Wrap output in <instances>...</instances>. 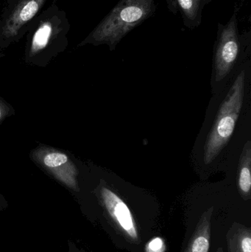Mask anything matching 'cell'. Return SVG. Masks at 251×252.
<instances>
[{"label":"cell","mask_w":251,"mask_h":252,"mask_svg":"<svg viewBox=\"0 0 251 252\" xmlns=\"http://www.w3.org/2000/svg\"><path fill=\"white\" fill-rule=\"evenodd\" d=\"M246 72L236 78L226 97L221 104L213 128L209 133L204 148V162L212 163L228 143L235 128L236 123L243 107Z\"/></svg>","instance_id":"3957f363"},{"label":"cell","mask_w":251,"mask_h":252,"mask_svg":"<svg viewBox=\"0 0 251 252\" xmlns=\"http://www.w3.org/2000/svg\"><path fill=\"white\" fill-rule=\"evenodd\" d=\"M224 252L222 248H219L218 249V252Z\"/></svg>","instance_id":"4fadbf2b"},{"label":"cell","mask_w":251,"mask_h":252,"mask_svg":"<svg viewBox=\"0 0 251 252\" xmlns=\"http://www.w3.org/2000/svg\"><path fill=\"white\" fill-rule=\"evenodd\" d=\"M212 0H165L167 8L174 15H180L184 26L194 30L202 23L203 9Z\"/></svg>","instance_id":"52a82bcc"},{"label":"cell","mask_w":251,"mask_h":252,"mask_svg":"<svg viewBox=\"0 0 251 252\" xmlns=\"http://www.w3.org/2000/svg\"><path fill=\"white\" fill-rule=\"evenodd\" d=\"M101 196L106 210L119 229L129 239L137 242L139 235L134 217L123 200L106 188H102Z\"/></svg>","instance_id":"8992f818"},{"label":"cell","mask_w":251,"mask_h":252,"mask_svg":"<svg viewBox=\"0 0 251 252\" xmlns=\"http://www.w3.org/2000/svg\"><path fill=\"white\" fill-rule=\"evenodd\" d=\"M251 142L249 141L245 145L242 154L239 168L238 186L240 192L244 197L250 196L251 188Z\"/></svg>","instance_id":"9c48e42d"},{"label":"cell","mask_w":251,"mask_h":252,"mask_svg":"<svg viewBox=\"0 0 251 252\" xmlns=\"http://www.w3.org/2000/svg\"><path fill=\"white\" fill-rule=\"evenodd\" d=\"M213 207L202 215L185 252H209L210 249L211 219Z\"/></svg>","instance_id":"ba28073f"},{"label":"cell","mask_w":251,"mask_h":252,"mask_svg":"<svg viewBox=\"0 0 251 252\" xmlns=\"http://www.w3.org/2000/svg\"><path fill=\"white\" fill-rule=\"evenodd\" d=\"M165 241L161 238H153L147 244L145 248V252H165Z\"/></svg>","instance_id":"7c38bea8"},{"label":"cell","mask_w":251,"mask_h":252,"mask_svg":"<svg viewBox=\"0 0 251 252\" xmlns=\"http://www.w3.org/2000/svg\"><path fill=\"white\" fill-rule=\"evenodd\" d=\"M215 44V78L217 81H220L229 73L240 51L237 10L226 25L218 23Z\"/></svg>","instance_id":"5b68a950"},{"label":"cell","mask_w":251,"mask_h":252,"mask_svg":"<svg viewBox=\"0 0 251 252\" xmlns=\"http://www.w3.org/2000/svg\"><path fill=\"white\" fill-rule=\"evenodd\" d=\"M49 0H5L0 15V49L26 35L34 19Z\"/></svg>","instance_id":"277c9868"},{"label":"cell","mask_w":251,"mask_h":252,"mask_svg":"<svg viewBox=\"0 0 251 252\" xmlns=\"http://www.w3.org/2000/svg\"><path fill=\"white\" fill-rule=\"evenodd\" d=\"M70 28L66 11L52 3L32 20L28 28V57L35 59L64 47Z\"/></svg>","instance_id":"7a4b0ae2"},{"label":"cell","mask_w":251,"mask_h":252,"mask_svg":"<svg viewBox=\"0 0 251 252\" xmlns=\"http://www.w3.org/2000/svg\"><path fill=\"white\" fill-rule=\"evenodd\" d=\"M228 251L229 252H251V229L243 226H234L228 232Z\"/></svg>","instance_id":"30bf717a"},{"label":"cell","mask_w":251,"mask_h":252,"mask_svg":"<svg viewBox=\"0 0 251 252\" xmlns=\"http://www.w3.org/2000/svg\"><path fill=\"white\" fill-rule=\"evenodd\" d=\"M156 11L155 0H119L80 46L107 44L113 50L124 37Z\"/></svg>","instance_id":"6da1fadb"},{"label":"cell","mask_w":251,"mask_h":252,"mask_svg":"<svg viewBox=\"0 0 251 252\" xmlns=\"http://www.w3.org/2000/svg\"><path fill=\"white\" fill-rule=\"evenodd\" d=\"M1 110H0V118H1Z\"/></svg>","instance_id":"5bb4252c"},{"label":"cell","mask_w":251,"mask_h":252,"mask_svg":"<svg viewBox=\"0 0 251 252\" xmlns=\"http://www.w3.org/2000/svg\"><path fill=\"white\" fill-rule=\"evenodd\" d=\"M67 156L58 152H53L44 157V163L47 167L56 171H60V167L69 164Z\"/></svg>","instance_id":"8fae6325"}]
</instances>
